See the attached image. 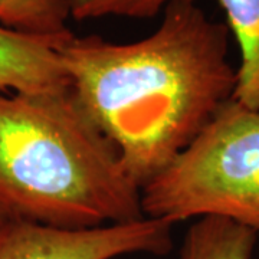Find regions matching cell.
I'll list each match as a JSON object with an SVG mask.
<instances>
[{
    "instance_id": "1",
    "label": "cell",
    "mask_w": 259,
    "mask_h": 259,
    "mask_svg": "<svg viewBox=\"0 0 259 259\" xmlns=\"http://www.w3.org/2000/svg\"><path fill=\"white\" fill-rule=\"evenodd\" d=\"M229 36L226 23L212 20L197 0H173L158 28L140 40L72 33L61 47L71 91L140 189L233 100Z\"/></svg>"
},
{
    "instance_id": "2",
    "label": "cell",
    "mask_w": 259,
    "mask_h": 259,
    "mask_svg": "<svg viewBox=\"0 0 259 259\" xmlns=\"http://www.w3.org/2000/svg\"><path fill=\"white\" fill-rule=\"evenodd\" d=\"M0 209L68 231L144 218L141 189L71 87L0 94Z\"/></svg>"
},
{
    "instance_id": "3",
    "label": "cell",
    "mask_w": 259,
    "mask_h": 259,
    "mask_svg": "<svg viewBox=\"0 0 259 259\" xmlns=\"http://www.w3.org/2000/svg\"><path fill=\"white\" fill-rule=\"evenodd\" d=\"M146 218L175 225L206 216L259 235V111L226 102L199 137L141 189Z\"/></svg>"
},
{
    "instance_id": "4",
    "label": "cell",
    "mask_w": 259,
    "mask_h": 259,
    "mask_svg": "<svg viewBox=\"0 0 259 259\" xmlns=\"http://www.w3.org/2000/svg\"><path fill=\"white\" fill-rule=\"evenodd\" d=\"M173 225L160 219L93 229H55L13 221L0 236V259H117L127 255L163 256L171 250Z\"/></svg>"
},
{
    "instance_id": "5",
    "label": "cell",
    "mask_w": 259,
    "mask_h": 259,
    "mask_svg": "<svg viewBox=\"0 0 259 259\" xmlns=\"http://www.w3.org/2000/svg\"><path fill=\"white\" fill-rule=\"evenodd\" d=\"M71 35H33L0 23V94L69 88L61 47Z\"/></svg>"
},
{
    "instance_id": "6",
    "label": "cell",
    "mask_w": 259,
    "mask_h": 259,
    "mask_svg": "<svg viewBox=\"0 0 259 259\" xmlns=\"http://www.w3.org/2000/svg\"><path fill=\"white\" fill-rule=\"evenodd\" d=\"M241 51L233 100L259 111V0H218Z\"/></svg>"
},
{
    "instance_id": "7",
    "label": "cell",
    "mask_w": 259,
    "mask_h": 259,
    "mask_svg": "<svg viewBox=\"0 0 259 259\" xmlns=\"http://www.w3.org/2000/svg\"><path fill=\"white\" fill-rule=\"evenodd\" d=\"M258 233L239 223L206 216L186 233L180 259H252Z\"/></svg>"
},
{
    "instance_id": "8",
    "label": "cell",
    "mask_w": 259,
    "mask_h": 259,
    "mask_svg": "<svg viewBox=\"0 0 259 259\" xmlns=\"http://www.w3.org/2000/svg\"><path fill=\"white\" fill-rule=\"evenodd\" d=\"M71 0H0V23L33 35H64Z\"/></svg>"
},
{
    "instance_id": "9",
    "label": "cell",
    "mask_w": 259,
    "mask_h": 259,
    "mask_svg": "<svg viewBox=\"0 0 259 259\" xmlns=\"http://www.w3.org/2000/svg\"><path fill=\"white\" fill-rule=\"evenodd\" d=\"M173 0H71V18L76 20L107 16L151 19Z\"/></svg>"
},
{
    "instance_id": "10",
    "label": "cell",
    "mask_w": 259,
    "mask_h": 259,
    "mask_svg": "<svg viewBox=\"0 0 259 259\" xmlns=\"http://www.w3.org/2000/svg\"><path fill=\"white\" fill-rule=\"evenodd\" d=\"M10 222H13V219L5 210L0 209V236L3 235V232L6 231V228L9 226Z\"/></svg>"
}]
</instances>
